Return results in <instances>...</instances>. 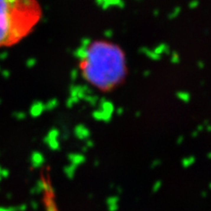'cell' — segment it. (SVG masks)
Wrapping results in <instances>:
<instances>
[{
    "label": "cell",
    "instance_id": "2",
    "mask_svg": "<svg viewBox=\"0 0 211 211\" xmlns=\"http://www.w3.org/2000/svg\"><path fill=\"white\" fill-rule=\"evenodd\" d=\"M42 9L33 0H0V48L27 37L39 23Z\"/></svg>",
    "mask_w": 211,
    "mask_h": 211
},
{
    "label": "cell",
    "instance_id": "1",
    "mask_svg": "<svg viewBox=\"0 0 211 211\" xmlns=\"http://www.w3.org/2000/svg\"><path fill=\"white\" fill-rule=\"evenodd\" d=\"M78 69L82 78L97 90L108 93L120 87L128 76V60L119 44L93 39L78 50Z\"/></svg>",
    "mask_w": 211,
    "mask_h": 211
}]
</instances>
